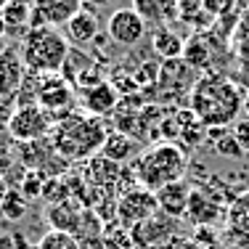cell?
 Listing matches in <instances>:
<instances>
[{
    "label": "cell",
    "instance_id": "6da1fadb",
    "mask_svg": "<svg viewBox=\"0 0 249 249\" xmlns=\"http://www.w3.org/2000/svg\"><path fill=\"white\" fill-rule=\"evenodd\" d=\"M188 109L207 130L228 127L244 111V93L225 77L207 74L194 82L191 93H188Z\"/></svg>",
    "mask_w": 249,
    "mask_h": 249
},
{
    "label": "cell",
    "instance_id": "7a4b0ae2",
    "mask_svg": "<svg viewBox=\"0 0 249 249\" xmlns=\"http://www.w3.org/2000/svg\"><path fill=\"white\" fill-rule=\"evenodd\" d=\"M104 141H106V130L101 120L90 114H80V111L61 117L53 124V133H51V143L64 162L93 159L96 154H101Z\"/></svg>",
    "mask_w": 249,
    "mask_h": 249
},
{
    "label": "cell",
    "instance_id": "3957f363",
    "mask_svg": "<svg viewBox=\"0 0 249 249\" xmlns=\"http://www.w3.org/2000/svg\"><path fill=\"white\" fill-rule=\"evenodd\" d=\"M19 51L27 72L35 74H58L72 53L67 35L53 27H32L24 35Z\"/></svg>",
    "mask_w": 249,
    "mask_h": 249
},
{
    "label": "cell",
    "instance_id": "277c9868",
    "mask_svg": "<svg viewBox=\"0 0 249 249\" xmlns=\"http://www.w3.org/2000/svg\"><path fill=\"white\" fill-rule=\"evenodd\" d=\"M186 154L178 143H159L154 149L143 151L138 159H135V180H138L141 188L157 194L162 191L164 186L175 180H183V173H186Z\"/></svg>",
    "mask_w": 249,
    "mask_h": 249
},
{
    "label": "cell",
    "instance_id": "5b68a950",
    "mask_svg": "<svg viewBox=\"0 0 249 249\" xmlns=\"http://www.w3.org/2000/svg\"><path fill=\"white\" fill-rule=\"evenodd\" d=\"M53 117L43 106L37 104H24L16 106L8 117V133L21 143H32V141H45L53 133Z\"/></svg>",
    "mask_w": 249,
    "mask_h": 249
},
{
    "label": "cell",
    "instance_id": "8992f818",
    "mask_svg": "<svg viewBox=\"0 0 249 249\" xmlns=\"http://www.w3.org/2000/svg\"><path fill=\"white\" fill-rule=\"evenodd\" d=\"M74 104V88L69 85V80H64V74H40L37 85V106H43L45 111L56 122V111L64 109V114H72Z\"/></svg>",
    "mask_w": 249,
    "mask_h": 249
},
{
    "label": "cell",
    "instance_id": "52a82bcc",
    "mask_svg": "<svg viewBox=\"0 0 249 249\" xmlns=\"http://www.w3.org/2000/svg\"><path fill=\"white\" fill-rule=\"evenodd\" d=\"M159 212V204H157V194L146 191V188H135V191H127L122 194L120 201H117V220L124 228H135L138 223L149 220L151 215Z\"/></svg>",
    "mask_w": 249,
    "mask_h": 249
},
{
    "label": "cell",
    "instance_id": "ba28073f",
    "mask_svg": "<svg viewBox=\"0 0 249 249\" xmlns=\"http://www.w3.org/2000/svg\"><path fill=\"white\" fill-rule=\"evenodd\" d=\"M106 32L111 43H117L120 48H135L146 37V21L133 8H120L109 16Z\"/></svg>",
    "mask_w": 249,
    "mask_h": 249
},
{
    "label": "cell",
    "instance_id": "9c48e42d",
    "mask_svg": "<svg viewBox=\"0 0 249 249\" xmlns=\"http://www.w3.org/2000/svg\"><path fill=\"white\" fill-rule=\"evenodd\" d=\"M80 11V0H35L32 27H67Z\"/></svg>",
    "mask_w": 249,
    "mask_h": 249
},
{
    "label": "cell",
    "instance_id": "30bf717a",
    "mask_svg": "<svg viewBox=\"0 0 249 249\" xmlns=\"http://www.w3.org/2000/svg\"><path fill=\"white\" fill-rule=\"evenodd\" d=\"M173 233H175V220L167 217L164 212H157L149 220H143V223L135 225V228H130V241L138 249H154Z\"/></svg>",
    "mask_w": 249,
    "mask_h": 249
},
{
    "label": "cell",
    "instance_id": "8fae6325",
    "mask_svg": "<svg viewBox=\"0 0 249 249\" xmlns=\"http://www.w3.org/2000/svg\"><path fill=\"white\" fill-rule=\"evenodd\" d=\"M225 233L231 244L249 249V191L239 194L225 210Z\"/></svg>",
    "mask_w": 249,
    "mask_h": 249
},
{
    "label": "cell",
    "instance_id": "7c38bea8",
    "mask_svg": "<svg viewBox=\"0 0 249 249\" xmlns=\"http://www.w3.org/2000/svg\"><path fill=\"white\" fill-rule=\"evenodd\" d=\"M117 104H120V90H117L114 82L104 80V82H98V85L82 90V109H85V114L96 117V120L111 114V111L117 109Z\"/></svg>",
    "mask_w": 249,
    "mask_h": 249
},
{
    "label": "cell",
    "instance_id": "4fadbf2b",
    "mask_svg": "<svg viewBox=\"0 0 249 249\" xmlns=\"http://www.w3.org/2000/svg\"><path fill=\"white\" fill-rule=\"evenodd\" d=\"M24 61H21L19 48H5L0 53V101H8L16 93V88H21L24 82Z\"/></svg>",
    "mask_w": 249,
    "mask_h": 249
},
{
    "label": "cell",
    "instance_id": "5bb4252c",
    "mask_svg": "<svg viewBox=\"0 0 249 249\" xmlns=\"http://www.w3.org/2000/svg\"><path fill=\"white\" fill-rule=\"evenodd\" d=\"M133 11L146 21V24H154L157 29L180 19L178 0H133Z\"/></svg>",
    "mask_w": 249,
    "mask_h": 249
},
{
    "label": "cell",
    "instance_id": "9a60e30c",
    "mask_svg": "<svg viewBox=\"0 0 249 249\" xmlns=\"http://www.w3.org/2000/svg\"><path fill=\"white\" fill-rule=\"evenodd\" d=\"M191 191H194V188L188 186L186 180H175V183H170V186H164L162 191H157L159 212H164V215L173 217V220H178V217H186Z\"/></svg>",
    "mask_w": 249,
    "mask_h": 249
},
{
    "label": "cell",
    "instance_id": "2e32d148",
    "mask_svg": "<svg viewBox=\"0 0 249 249\" xmlns=\"http://www.w3.org/2000/svg\"><path fill=\"white\" fill-rule=\"evenodd\" d=\"M220 215H223V207L217 204V199H212V194H207V191L194 188L191 199H188V210H186L188 220L196 228H201V225H212Z\"/></svg>",
    "mask_w": 249,
    "mask_h": 249
},
{
    "label": "cell",
    "instance_id": "e0dca14e",
    "mask_svg": "<svg viewBox=\"0 0 249 249\" xmlns=\"http://www.w3.org/2000/svg\"><path fill=\"white\" fill-rule=\"evenodd\" d=\"M220 8V0H178L180 21H186L188 27H210Z\"/></svg>",
    "mask_w": 249,
    "mask_h": 249
},
{
    "label": "cell",
    "instance_id": "ac0fdd59",
    "mask_svg": "<svg viewBox=\"0 0 249 249\" xmlns=\"http://www.w3.org/2000/svg\"><path fill=\"white\" fill-rule=\"evenodd\" d=\"M138 151H141V143L133 138V135L122 133V130L106 133V141H104V146H101V157L111 159V162H117V164L130 162Z\"/></svg>",
    "mask_w": 249,
    "mask_h": 249
},
{
    "label": "cell",
    "instance_id": "d6986e66",
    "mask_svg": "<svg viewBox=\"0 0 249 249\" xmlns=\"http://www.w3.org/2000/svg\"><path fill=\"white\" fill-rule=\"evenodd\" d=\"M48 223H51V231H64V233L80 236L82 210L67 199V201H61V204L48 207Z\"/></svg>",
    "mask_w": 249,
    "mask_h": 249
},
{
    "label": "cell",
    "instance_id": "ffe728a7",
    "mask_svg": "<svg viewBox=\"0 0 249 249\" xmlns=\"http://www.w3.org/2000/svg\"><path fill=\"white\" fill-rule=\"evenodd\" d=\"M64 29H67V40H69V43L85 48V45H90L93 40L98 37V19H96V16H90V14H85V11H80V14H77Z\"/></svg>",
    "mask_w": 249,
    "mask_h": 249
},
{
    "label": "cell",
    "instance_id": "44dd1931",
    "mask_svg": "<svg viewBox=\"0 0 249 249\" xmlns=\"http://www.w3.org/2000/svg\"><path fill=\"white\" fill-rule=\"evenodd\" d=\"M3 21H5V29L11 32H29L32 29V3L27 0H8L3 11Z\"/></svg>",
    "mask_w": 249,
    "mask_h": 249
},
{
    "label": "cell",
    "instance_id": "7402d4cb",
    "mask_svg": "<svg viewBox=\"0 0 249 249\" xmlns=\"http://www.w3.org/2000/svg\"><path fill=\"white\" fill-rule=\"evenodd\" d=\"M151 45H154V51H157L159 56H164L167 61H173V58H180V56H183V48H186L183 37H180L178 32H173L170 27H159V29H154V35H151Z\"/></svg>",
    "mask_w": 249,
    "mask_h": 249
},
{
    "label": "cell",
    "instance_id": "603a6c76",
    "mask_svg": "<svg viewBox=\"0 0 249 249\" xmlns=\"http://www.w3.org/2000/svg\"><path fill=\"white\" fill-rule=\"evenodd\" d=\"M120 173H122L120 164L111 162V159H106V157H101V154L93 157L90 164H88V180L96 183V186H114Z\"/></svg>",
    "mask_w": 249,
    "mask_h": 249
},
{
    "label": "cell",
    "instance_id": "cb8c5ba5",
    "mask_svg": "<svg viewBox=\"0 0 249 249\" xmlns=\"http://www.w3.org/2000/svg\"><path fill=\"white\" fill-rule=\"evenodd\" d=\"M180 58L186 61V67H191V69H204L207 64H210V45H204L201 37H194L186 43Z\"/></svg>",
    "mask_w": 249,
    "mask_h": 249
},
{
    "label": "cell",
    "instance_id": "d4e9b609",
    "mask_svg": "<svg viewBox=\"0 0 249 249\" xmlns=\"http://www.w3.org/2000/svg\"><path fill=\"white\" fill-rule=\"evenodd\" d=\"M37 249H80V239L64 231H48L37 241Z\"/></svg>",
    "mask_w": 249,
    "mask_h": 249
},
{
    "label": "cell",
    "instance_id": "484cf974",
    "mask_svg": "<svg viewBox=\"0 0 249 249\" xmlns=\"http://www.w3.org/2000/svg\"><path fill=\"white\" fill-rule=\"evenodd\" d=\"M0 210H3L5 217H11V220H19V217H24L27 212V201L21 199L19 191H8L3 199V204H0Z\"/></svg>",
    "mask_w": 249,
    "mask_h": 249
},
{
    "label": "cell",
    "instance_id": "4316f807",
    "mask_svg": "<svg viewBox=\"0 0 249 249\" xmlns=\"http://www.w3.org/2000/svg\"><path fill=\"white\" fill-rule=\"evenodd\" d=\"M215 151L220 154V157H233V159L244 157V151H241V146L236 143V138L231 135V130L223 135V138H217V141H215Z\"/></svg>",
    "mask_w": 249,
    "mask_h": 249
},
{
    "label": "cell",
    "instance_id": "83f0119b",
    "mask_svg": "<svg viewBox=\"0 0 249 249\" xmlns=\"http://www.w3.org/2000/svg\"><path fill=\"white\" fill-rule=\"evenodd\" d=\"M231 135H233L236 143L241 146V151H249V117L236 120L233 127H231Z\"/></svg>",
    "mask_w": 249,
    "mask_h": 249
},
{
    "label": "cell",
    "instance_id": "f1b7e54d",
    "mask_svg": "<svg viewBox=\"0 0 249 249\" xmlns=\"http://www.w3.org/2000/svg\"><path fill=\"white\" fill-rule=\"evenodd\" d=\"M106 3H109V0H80V8L85 11V14H90V16L98 19V14L106 8Z\"/></svg>",
    "mask_w": 249,
    "mask_h": 249
},
{
    "label": "cell",
    "instance_id": "f546056e",
    "mask_svg": "<svg viewBox=\"0 0 249 249\" xmlns=\"http://www.w3.org/2000/svg\"><path fill=\"white\" fill-rule=\"evenodd\" d=\"M80 249H104V241L96 239L93 244H88V241H85V244H80Z\"/></svg>",
    "mask_w": 249,
    "mask_h": 249
},
{
    "label": "cell",
    "instance_id": "4dcf8cb0",
    "mask_svg": "<svg viewBox=\"0 0 249 249\" xmlns=\"http://www.w3.org/2000/svg\"><path fill=\"white\" fill-rule=\"evenodd\" d=\"M244 114L249 117V90L244 93Z\"/></svg>",
    "mask_w": 249,
    "mask_h": 249
},
{
    "label": "cell",
    "instance_id": "1f68e13d",
    "mask_svg": "<svg viewBox=\"0 0 249 249\" xmlns=\"http://www.w3.org/2000/svg\"><path fill=\"white\" fill-rule=\"evenodd\" d=\"M3 32H5V21H3V14H0V37H3Z\"/></svg>",
    "mask_w": 249,
    "mask_h": 249
},
{
    "label": "cell",
    "instance_id": "d6a6232c",
    "mask_svg": "<svg viewBox=\"0 0 249 249\" xmlns=\"http://www.w3.org/2000/svg\"><path fill=\"white\" fill-rule=\"evenodd\" d=\"M5 194H8V191H5V188H3V183H0V204H3V199H5Z\"/></svg>",
    "mask_w": 249,
    "mask_h": 249
},
{
    "label": "cell",
    "instance_id": "836d02e7",
    "mask_svg": "<svg viewBox=\"0 0 249 249\" xmlns=\"http://www.w3.org/2000/svg\"><path fill=\"white\" fill-rule=\"evenodd\" d=\"M5 5H8V0H0V11H3V8H5Z\"/></svg>",
    "mask_w": 249,
    "mask_h": 249
}]
</instances>
